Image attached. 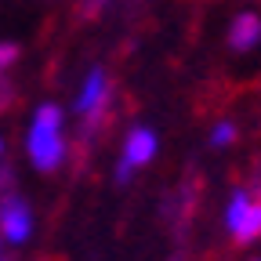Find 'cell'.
Wrapping results in <instances>:
<instances>
[{
	"mask_svg": "<svg viewBox=\"0 0 261 261\" xmlns=\"http://www.w3.org/2000/svg\"><path fill=\"white\" fill-rule=\"evenodd\" d=\"M25 149H29V160L37 171H55L62 156H65V145H62V109L44 102L37 113H33V127H29V138H25Z\"/></svg>",
	"mask_w": 261,
	"mask_h": 261,
	"instance_id": "cell-1",
	"label": "cell"
},
{
	"mask_svg": "<svg viewBox=\"0 0 261 261\" xmlns=\"http://www.w3.org/2000/svg\"><path fill=\"white\" fill-rule=\"evenodd\" d=\"M33 232V214H29V203L22 196L8 192L0 196V236L8 243H25Z\"/></svg>",
	"mask_w": 261,
	"mask_h": 261,
	"instance_id": "cell-2",
	"label": "cell"
},
{
	"mask_svg": "<svg viewBox=\"0 0 261 261\" xmlns=\"http://www.w3.org/2000/svg\"><path fill=\"white\" fill-rule=\"evenodd\" d=\"M261 44V18L254 11H243L232 18V25H228V47L232 51H250Z\"/></svg>",
	"mask_w": 261,
	"mask_h": 261,
	"instance_id": "cell-3",
	"label": "cell"
},
{
	"mask_svg": "<svg viewBox=\"0 0 261 261\" xmlns=\"http://www.w3.org/2000/svg\"><path fill=\"white\" fill-rule=\"evenodd\" d=\"M152 156H156V135L149 127H135L123 142V160L135 163V167H145Z\"/></svg>",
	"mask_w": 261,
	"mask_h": 261,
	"instance_id": "cell-4",
	"label": "cell"
},
{
	"mask_svg": "<svg viewBox=\"0 0 261 261\" xmlns=\"http://www.w3.org/2000/svg\"><path fill=\"white\" fill-rule=\"evenodd\" d=\"M109 94H113V91H109V84H106V69H91L87 80H84V91H80V98H76V113L87 116L91 109L102 106Z\"/></svg>",
	"mask_w": 261,
	"mask_h": 261,
	"instance_id": "cell-5",
	"label": "cell"
},
{
	"mask_svg": "<svg viewBox=\"0 0 261 261\" xmlns=\"http://www.w3.org/2000/svg\"><path fill=\"white\" fill-rule=\"evenodd\" d=\"M232 236H236V243H250V240L261 236V200H250L247 214H243L240 225L232 228Z\"/></svg>",
	"mask_w": 261,
	"mask_h": 261,
	"instance_id": "cell-6",
	"label": "cell"
},
{
	"mask_svg": "<svg viewBox=\"0 0 261 261\" xmlns=\"http://www.w3.org/2000/svg\"><path fill=\"white\" fill-rule=\"evenodd\" d=\"M250 189H236L232 192V200H228V211H225V225H228V232H232V228L240 225V218L247 214V207H250Z\"/></svg>",
	"mask_w": 261,
	"mask_h": 261,
	"instance_id": "cell-7",
	"label": "cell"
},
{
	"mask_svg": "<svg viewBox=\"0 0 261 261\" xmlns=\"http://www.w3.org/2000/svg\"><path fill=\"white\" fill-rule=\"evenodd\" d=\"M232 138H236V123H218L211 130V145H228Z\"/></svg>",
	"mask_w": 261,
	"mask_h": 261,
	"instance_id": "cell-8",
	"label": "cell"
},
{
	"mask_svg": "<svg viewBox=\"0 0 261 261\" xmlns=\"http://www.w3.org/2000/svg\"><path fill=\"white\" fill-rule=\"evenodd\" d=\"M11 102H15V84L0 76V113H4V109H8Z\"/></svg>",
	"mask_w": 261,
	"mask_h": 261,
	"instance_id": "cell-9",
	"label": "cell"
},
{
	"mask_svg": "<svg viewBox=\"0 0 261 261\" xmlns=\"http://www.w3.org/2000/svg\"><path fill=\"white\" fill-rule=\"evenodd\" d=\"M15 58H18V47H15V44H0V73H4Z\"/></svg>",
	"mask_w": 261,
	"mask_h": 261,
	"instance_id": "cell-10",
	"label": "cell"
},
{
	"mask_svg": "<svg viewBox=\"0 0 261 261\" xmlns=\"http://www.w3.org/2000/svg\"><path fill=\"white\" fill-rule=\"evenodd\" d=\"M106 4H109V0H84V4H80V18H94Z\"/></svg>",
	"mask_w": 261,
	"mask_h": 261,
	"instance_id": "cell-11",
	"label": "cell"
},
{
	"mask_svg": "<svg viewBox=\"0 0 261 261\" xmlns=\"http://www.w3.org/2000/svg\"><path fill=\"white\" fill-rule=\"evenodd\" d=\"M247 189H250V196H257V200H261V160L254 163V171H250V185H247Z\"/></svg>",
	"mask_w": 261,
	"mask_h": 261,
	"instance_id": "cell-12",
	"label": "cell"
},
{
	"mask_svg": "<svg viewBox=\"0 0 261 261\" xmlns=\"http://www.w3.org/2000/svg\"><path fill=\"white\" fill-rule=\"evenodd\" d=\"M130 171H135V163L120 160V163H116V181H120V185H127V181H130Z\"/></svg>",
	"mask_w": 261,
	"mask_h": 261,
	"instance_id": "cell-13",
	"label": "cell"
},
{
	"mask_svg": "<svg viewBox=\"0 0 261 261\" xmlns=\"http://www.w3.org/2000/svg\"><path fill=\"white\" fill-rule=\"evenodd\" d=\"M0 152H4V142H0Z\"/></svg>",
	"mask_w": 261,
	"mask_h": 261,
	"instance_id": "cell-14",
	"label": "cell"
},
{
	"mask_svg": "<svg viewBox=\"0 0 261 261\" xmlns=\"http://www.w3.org/2000/svg\"><path fill=\"white\" fill-rule=\"evenodd\" d=\"M0 261H8V257H0Z\"/></svg>",
	"mask_w": 261,
	"mask_h": 261,
	"instance_id": "cell-15",
	"label": "cell"
}]
</instances>
